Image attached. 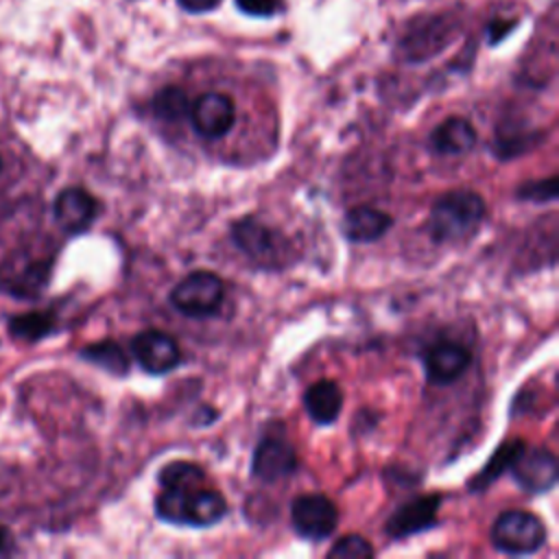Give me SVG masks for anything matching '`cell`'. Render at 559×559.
I'll use <instances>...</instances> for the list:
<instances>
[{
  "mask_svg": "<svg viewBox=\"0 0 559 559\" xmlns=\"http://www.w3.org/2000/svg\"><path fill=\"white\" fill-rule=\"evenodd\" d=\"M487 216L485 199L467 188L443 192L430 207L428 234L435 242H461L476 234Z\"/></svg>",
  "mask_w": 559,
  "mask_h": 559,
  "instance_id": "cell-1",
  "label": "cell"
},
{
  "mask_svg": "<svg viewBox=\"0 0 559 559\" xmlns=\"http://www.w3.org/2000/svg\"><path fill=\"white\" fill-rule=\"evenodd\" d=\"M491 546L504 555H533L546 542V526L544 522L522 509H509L496 518L489 533Z\"/></svg>",
  "mask_w": 559,
  "mask_h": 559,
  "instance_id": "cell-2",
  "label": "cell"
},
{
  "mask_svg": "<svg viewBox=\"0 0 559 559\" xmlns=\"http://www.w3.org/2000/svg\"><path fill=\"white\" fill-rule=\"evenodd\" d=\"M168 299L181 314L203 319L221 308L225 299V284L212 271H192L175 284Z\"/></svg>",
  "mask_w": 559,
  "mask_h": 559,
  "instance_id": "cell-3",
  "label": "cell"
},
{
  "mask_svg": "<svg viewBox=\"0 0 559 559\" xmlns=\"http://www.w3.org/2000/svg\"><path fill=\"white\" fill-rule=\"evenodd\" d=\"M456 31V24L452 15L439 13V15H424L415 24L406 28V33L400 37V52L408 61H424L432 55L441 52L448 41L452 39Z\"/></svg>",
  "mask_w": 559,
  "mask_h": 559,
  "instance_id": "cell-4",
  "label": "cell"
},
{
  "mask_svg": "<svg viewBox=\"0 0 559 559\" xmlns=\"http://www.w3.org/2000/svg\"><path fill=\"white\" fill-rule=\"evenodd\" d=\"M290 524L299 537L308 542H323L338 524V509L323 493H304L290 504Z\"/></svg>",
  "mask_w": 559,
  "mask_h": 559,
  "instance_id": "cell-5",
  "label": "cell"
},
{
  "mask_svg": "<svg viewBox=\"0 0 559 559\" xmlns=\"http://www.w3.org/2000/svg\"><path fill=\"white\" fill-rule=\"evenodd\" d=\"M188 118L201 138L218 140L231 131L236 122V105L231 96L223 92H205L190 105Z\"/></svg>",
  "mask_w": 559,
  "mask_h": 559,
  "instance_id": "cell-6",
  "label": "cell"
},
{
  "mask_svg": "<svg viewBox=\"0 0 559 559\" xmlns=\"http://www.w3.org/2000/svg\"><path fill=\"white\" fill-rule=\"evenodd\" d=\"M297 469L295 445L280 435H264L251 456V474L258 480L275 483Z\"/></svg>",
  "mask_w": 559,
  "mask_h": 559,
  "instance_id": "cell-7",
  "label": "cell"
},
{
  "mask_svg": "<svg viewBox=\"0 0 559 559\" xmlns=\"http://www.w3.org/2000/svg\"><path fill=\"white\" fill-rule=\"evenodd\" d=\"M509 469L515 483L528 493H546L557 483V459L548 448L524 445Z\"/></svg>",
  "mask_w": 559,
  "mask_h": 559,
  "instance_id": "cell-8",
  "label": "cell"
},
{
  "mask_svg": "<svg viewBox=\"0 0 559 559\" xmlns=\"http://www.w3.org/2000/svg\"><path fill=\"white\" fill-rule=\"evenodd\" d=\"M131 352L138 365L153 376L173 371L181 360L177 341L162 330H144L131 338Z\"/></svg>",
  "mask_w": 559,
  "mask_h": 559,
  "instance_id": "cell-9",
  "label": "cell"
},
{
  "mask_svg": "<svg viewBox=\"0 0 559 559\" xmlns=\"http://www.w3.org/2000/svg\"><path fill=\"white\" fill-rule=\"evenodd\" d=\"M472 362V354L456 341H437L424 354V369L430 384H450L459 380Z\"/></svg>",
  "mask_w": 559,
  "mask_h": 559,
  "instance_id": "cell-10",
  "label": "cell"
},
{
  "mask_svg": "<svg viewBox=\"0 0 559 559\" xmlns=\"http://www.w3.org/2000/svg\"><path fill=\"white\" fill-rule=\"evenodd\" d=\"M441 504L439 493H428V496H417L404 504H400L393 515L386 520V533L393 539L408 537L424 533L432 526H437V511Z\"/></svg>",
  "mask_w": 559,
  "mask_h": 559,
  "instance_id": "cell-11",
  "label": "cell"
},
{
  "mask_svg": "<svg viewBox=\"0 0 559 559\" xmlns=\"http://www.w3.org/2000/svg\"><path fill=\"white\" fill-rule=\"evenodd\" d=\"M52 212H55V221L63 231L81 234L90 229V225L94 223L98 214V203L83 188H66L57 194Z\"/></svg>",
  "mask_w": 559,
  "mask_h": 559,
  "instance_id": "cell-12",
  "label": "cell"
},
{
  "mask_svg": "<svg viewBox=\"0 0 559 559\" xmlns=\"http://www.w3.org/2000/svg\"><path fill=\"white\" fill-rule=\"evenodd\" d=\"M476 144V129L463 116H450L430 131L428 146L437 155H463Z\"/></svg>",
  "mask_w": 559,
  "mask_h": 559,
  "instance_id": "cell-13",
  "label": "cell"
},
{
  "mask_svg": "<svg viewBox=\"0 0 559 559\" xmlns=\"http://www.w3.org/2000/svg\"><path fill=\"white\" fill-rule=\"evenodd\" d=\"M391 225L393 218L386 212L373 205H356L345 212L341 229L349 242H373L382 238Z\"/></svg>",
  "mask_w": 559,
  "mask_h": 559,
  "instance_id": "cell-14",
  "label": "cell"
},
{
  "mask_svg": "<svg viewBox=\"0 0 559 559\" xmlns=\"http://www.w3.org/2000/svg\"><path fill=\"white\" fill-rule=\"evenodd\" d=\"M234 245L249 258L262 260L277 249V234L255 216H242L231 225Z\"/></svg>",
  "mask_w": 559,
  "mask_h": 559,
  "instance_id": "cell-15",
  "label": "cell"
},
{
  "mask_svg": "<svg viewBox=\"0 0 559 559\" xmlns=\"http://www.w3.org/2000/svg\"><path fill=\"white\" fill-rule=\"evenodd\" d=\"M304 408L314 424L319 426L334 424L343 408V391L338 382L328 378L312 382L304 393Z\"/></svg>",
  "mask_w": 559,
  "mask_h": 559,
  "instance_id": "cell-16",
  "label": "cell"
},
{
  "mask_svg": "<svg viewBox=\"0 0 559 559\" xmlns=\"http://www.w3.org/2000/svg\"><path fill=\"white\" fill-rule=\"evenodd\" d=\"M227 515V500L221 491L199 487L186 500V526H212Z\"/></svg>",
  "mask_w": 559,
  "mask_h": 559,
  "instance_id": "cell-17",
  "label": "cell"
},
{
  "mask_svg": "<svg viewBox=\"0 0 559 559\" xmlns=\"http://www.w3.org/2000/svg\"><path fill=\"white\" fill-rule=\"evenodd\" d=\"M524 439H509L504 441L496 452L493 456L483 465V469L476 474L474 480H469V491H483L489 483L498 480L513 463V459L518 456V452L524 448Z\"/></svg>",
  "mask_w": 559,
  "mask_h": 559,
  "instance_id": "cell-18",
  "label": "cell"
},
{
  "mask_svg": "<svg viewBox=\"0 0 559 559\" xmlns=\"http://www.w3.org/2000/svg\"><path fill=\"white\" fill-rule=\"evenodd\" d=\"M159 487H175V489H197L203 487L205 472L201 465L192 461H170L159 469Z\"/></svg>",
  "mask_w": 559,
  "mask_h": 559,
  "instance_id": "cell-19",
  "label": "cell"
},
{
  "mask_svg": "<svg viewBox=\"0 0 559 559\" xmlns=\"http://www.w3.org/2000/svg\"><path fill=\"white\" fill-rule=\"evenodd\" d=\"M81 356L103 369H107L114 376H124L129 371V358L122 352V347L114 341H100L83 347Z\"/></svg>",
  "mask_w": 559,
  "mask_h": 559,
  "instance_id": "cell-20",
  "label": "cell"
},
{
  "mask_svg": "<svg viewBox=\"0 0 559 559\" xmlns=\"http://www.w3.org/2000/svg\"><path fill=\"white\" fill-rule=\"evenodd\" d=\"M153 114L164 120V122H179L181 118L188 116L190 111V103H188V96L181 87H175V85H166L162 87L155 96H153Z\"/></svg>",
  "mask_w": 559,
  "mask_h": 559,
  "instance_id": "cell-21",
  "label": "cell"
},
{
  "mask_svg": "<svg viewBox=\"0 0 559 559\" xmlns=\"http://www.w3.org/2000/svg\"><path fill=\"white\" fill-rule=\"evenodd\" d=\"M376 550L371 546L369 539H365L362 535H343L338 537L332 548L328 550L330 559H369L373 557Z\"/></svg>",
  "mask_w": 559,
  "mask_h": 559,
  "instance_id": "cell-22",
  "label": "cell"
},
{
  "mask_svg": "<svg viewBox=\"0 0 559 559\" xmlns=\"http://www.w3.org/2000/svg\"><path fill=\"white\" fill-rule=\"evenodd\" d=\"M52 330V319L44 312H28L11 321V332L20 338H39Z\"/></svg>",
  "mask_w": 559,
  "mask_h": 559,
  "instance_id": "cell-23",
  "label": "cell"
},
{
  "mask_svg": "<svg viewBox=\"0 0 559 559\" xmlns=\"http://www.w3.org/2000/svg\"><path fill=\"white\" fill-rule=\"evenodd\" d=\"M518 199L533 201V203H548L557 199V177L550 175L548 179H535L528 183H522L518 188Z\"/></svg>",
  "mask_w": 559,
  "mask_h": 559,
  "instance_id": "cell-24",
  "label": "cell"
},
{
  "mask_svg": "<svg viewBox=\"0 0 559 559\" xmlns=\"http://www.w3.org/2000/svg\"><path fill=\"white\" fill-rule=\"evenodd\" d=\"M238 9L249 13V15H258V17H266V15H273L280 11L282 7V0H236Z\"/></svg>",
  "mask_w": 559,
  "mask_h": 559,
  "instance_id": "cell-25",
  "label": "cell"
},
{
  "mask_svg": "<svg viewBox=\"0 0 559 559\" xmlns=\"http://www.w3.org/2000/svg\"><path fill=\"white\" fill-rule=\"evenodd\" d=\"M186 11H192V13H203V11H210L214 9L221 0H177Z\"/></svg>",
  "mask_w": 559,
  "mask_h": 559,
  "instance_id": "cell-26",
  "label": "cell"
},
{
  "mask_svg": "<svg viewBox=\"0 0 559 559\" xmlns=\"http://www.w3.org/2000/svg\"><path fill=\"white\" fill-rule=\"evenodd\" d=\"M0 546H2V531H0Z\"/></svg>",
  "mask_w": 559,
  "mask_h": 559,
  "instance_id": "cell-27",
  "label": "cell"
},
{
  "mask_svg": "<svg viewBox=\"0 0 559 559\" xmlns=\"http://www.w3.org/2000/svg\"><path fill=\"white\" fill-rule=\"evenodd\" d=\"M0 168H2V159H0Z\"/></svg>",
  "mask_w": 559,
  "mask_h": 559,
  "instance_id": "cell-28",
  "label": "cell"
}]
</instances>
